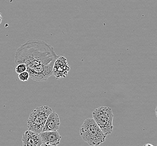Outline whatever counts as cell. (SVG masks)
<instances>
[{
	"mask_svg": "<svg viewBox=\"0 0 157 146\" xmlns=\"http://www.w3.org/2000/svg\"><path fill=\"white\" fill-rule=\"evenodd\" d=\"M58 57L53 47L47 42L30 39L17 49L15 62L16 65H26L30 79L43 82L53 75L54 64Z\"/></svg>",
	"mask_w": 157,
	"mask_h": 146,
	"instance_id": "6da1fadb",
	"label": "cell"
},
{
	"mask_svg": "<svg viewBox=\"0 0 157 146\" xmlns=\"http://www.w3.org/2000/svg\"><path fill=\"white\" fill-rule=\"evenodd\" d=\"M79 134L82 140L90 146L100 145L105 141L106 137L93 118H87L84 121Z\"/></svg>",
	"mask_w": 157,
	"mask_h": 146,
	"instance_id": "7a4b0ae2",
	"label": "cell"
},
{
	"mask_svg": "<svg viewBox=\"0 0 157 146\" xmlns=\"http://www.w3.org/2000/svg\"><path fill=\"white\" fill-rule=\"evenodd\" d=\"M52 112V108L47 105L39 106L32 111L27 121L29 130L40 134L42 132L48 116Z\"/></svg>",
	"mask_w": 157,
	"mask_h": 146,
	"instance_id": "3957f363",
	"label": "cell"
},
{
	"mask_svg": "<svg viewBox=\"0 0 157 146\" xmlns=\"http://www.w3.org/2000/svg\"><path fill=\"white\" fill-rule=\"evenodd\" d=\"M92 116L105 136H107L113 133V115L111 108L101 106L92 112Z\"/></svg>",
	"mask_w": 157,
	"mask_h": 146,
	"instance_id": "277c9868",
	"label": "cell"
},
{
	"mask_svg": "<svg viewBox=\"0 0 157 146\" xmlns=\"http://www.w3.org/2000/svg\"><path fill=\"white\" fill-rule=\"evenodd\" d=\"M70 69L66 58L63 56H58L54 64L53 75L57 79L65 78L68 75Z\"/></svg>",
	"mask_w": 157,
	"mask_h": 146,
	"instance_id": "5b68a950",
	"label": "cell"
},
{
	"mask_svg": "<svg viewBox=\"0 0 157 146\" xmlns=\"http://www.w3.org/2000/svg\"><path fill=\"white\" fill-rule=\"evenodd\" d=\"M42 141V145L44 146H57L59 144L62 137L57 131L43 132L40 133Z\"/></svg>",
	"mask_w": 157,
	"mask_h": 146,
	"instance_id": "8992f818",
	"label": "cell"
},
{
	"mask_svg": "<svg viewBox=\"0 0 157 146\" xmlns=\"http://www.w3.org/2000/svg\"><path fill=\"white\" fill-rule=\"evenodd\" d=\"M24 146H40L42 145L40 134L35 133L32 130L25 131L22 137Z\"/></svg>",
	"mask_w": 157,
	"mask_h": 146,
	"instance_id": "52a82bcc",
	"label": "cell"
},
{
	"mask_svg": "<svg viewBox=\"0 0 157 146\" xmlns=\"http://www.w3.org/2000/svg\"><path fill=\"white\" fill-rule=\"evenodd\" d=\"M60 124V123L58 115L56 112L52 111L48 117L42 132L57 131L59 128Z\"/></svg>",
	"mask_w": 157,
	"mask_h": 146,
	"instance_id": "ba28073f",
	"label": "cell"
},
{
	"mask_svg": "<svg viewBox=\"0 0 157 146\" xmlns=\"http://www.w3.org/2000/svg\"><path fill=\"white\" fill-rule=\"evenodd\" d=\"M26 69H27V67H26V65L24 63H20V64L17 65L16 68H15V71L16 73L19 74L20 73L26 71Z\"/></svg>",
	"mask_w": 157,
	"mask_h": 146,
	"instance_id": "9c48e42d",
	"label": "cell"
},
{
	"mask_svg": "<svg viewBox=\"0 0 157 146\" xmlns=\"http://www.w3.org/2000/svg\"><path fill=\"white\" fill-rule=\"evenodd\" d=\"M30 78L29 74L27 71H25L24 72L20 73L19 74V78L20 80L22 82H26L28 81Z\"/></svg>",
	"mask_w": 157,
	"mask_h": 146,
	"instance_id": "30bf717a",
	"label": "cell"
},
{
	"mask_svg": "<svg viewBox=\"0 0 157 146\" xmlns=\"http://www.w3.org/2000/svg\"><path fill=\"white\" fill-rule=\"evenodd\" d=\"M2 16L1 13H0V24L2 22Z\"/></svg>",
	"mask_w": 157,
	"mask_h": 146,
	"instance_id": "8fae6325",
	"label": "cell"
},
{
	"mask_svg": "<svg viewBox=\"0 0 157 146\" xmlns=\"http://www.w3.org/2000/svg\"><path fill=\"white\" fill-rule=\"evenodd\" d=\"M155 112H156V116H157V107H156V108H155Z\"/></svg>",
	"mask_w": 157,
	"mask_h": 146,
	"instance_id": "7c38bea8",
	"label": "cell"
},
{
	"mask_svg": "<svg viewBox=\"0 0 157 146\" xmlns=\"http://www.w3.org/2000/svg\"><path fill=\"white\" fill-rule=\"evenodd\" d=\"M149 145H151V146H153V145H151V144H145V146H149Z\"/></svg>",
	"mask_w": 157,
	"mask_h": 146,
	"instance_id": "4fadbf2b",
	"label": "cell"
}]
</instances>
